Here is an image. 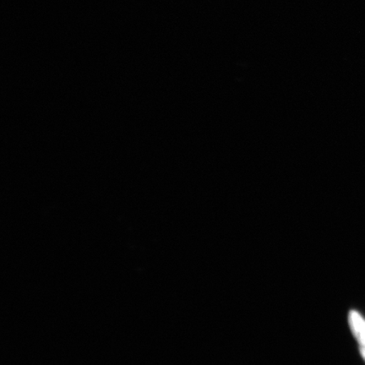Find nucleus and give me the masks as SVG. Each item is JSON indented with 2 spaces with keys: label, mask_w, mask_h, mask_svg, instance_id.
<instances>
[{
  "label": "nucleus",
  "mask_w": 365,
  "mask_h": 365,
  "mask_svg": "<svg viewBox=\"0 0 365 365\" xmlns=\"http://www.w3.org/2000/svg\"><path fill=\"white\" fill-rule=\"evenodd\" d=\"M349 322L356 339L360 345L365 346V322L360 314L352 312L350 313Z\"/></svg>",
  "instance_id": "f257e3e1"
}]
</instances>
